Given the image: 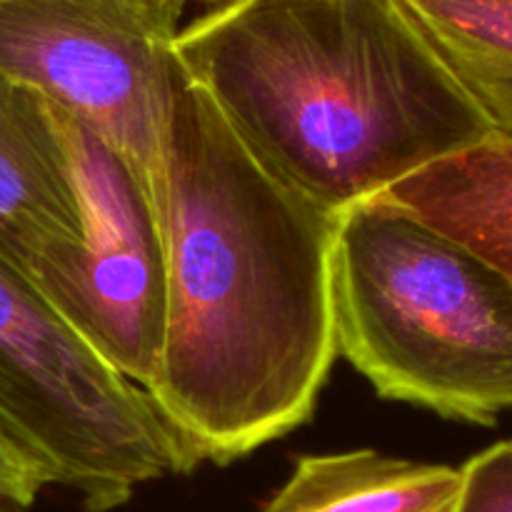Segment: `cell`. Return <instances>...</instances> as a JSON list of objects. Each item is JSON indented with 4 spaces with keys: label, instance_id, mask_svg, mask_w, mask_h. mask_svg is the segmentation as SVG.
<instances>
[{
    "label": "cell",
    "instance_id": "3957f363",
    "mask_svg": "<svg viewBox=\"0 0 512 512\" xmlns=\"http://www.w3.org/2000/svg\"><path fill=\"white\" fill-rule=\"evenodd\" d=\"M330 308L380 398L475 425L512 408V285L388 195L335 218Z\"/></svg>",
    "mask_w": 512,
    "mask_h": 512
},
{
    "label": "cell",
    "instance_id": "8fae6325",
    "mask_svg": "<svg viewBox=\"0 0 512 512\" xmlns=\"http://www.w3.org/2000/svg\"><path fill=\"white\" fill-rule=\"evenodd\" d=\"M450 512H512V440L483 450L460 468Z\"/></svg>",
    "mask_w": 512,
    "mask_h": 512
},
{
    "label": "cell",
    "instance_id": "5b68a950",
    "mask_svg": "<svg viewBox=\"0 0 512 512\" xmlns=\"http://www.w3.org/2000/svg\"><path fill=\"white\" fill-rule=\"evenodd\" d=\"M185 0H0V73L123 155L153 195Z\"/></svg>",
    "mask_w": 512,
    "mask_h": 512
},
{
    "label": "cell",
    "instance_id": "9c48e42d",
    "mask_svg": "<svg viewBox=\"0 0 512 512\" xmlns=\"http://www.w3.org/2000/svg\"><path fill=\"white\" fill-rule=\"evenodd\" d=\"M460 470L375 450L305 455L260 512H450Z\"/></svg>",
    "mask_w": 512,
    "mask_h": 512
},
{
    "label": "cell",
    "instance_id": "277c9868",
    "mask_svg": "<svg viewBox=\"0 0 512 512\" xmlns=\"http://www.w3.org/2000/svg\"><path fill=\"white\" fill-rule=\"evenodd\" d=\"M0 430L45 483L78 493L90 512L120 508L140 485L200 465L153 400L90 350L3 255Z\"/></svg>",
    "mask_w": 512,
    "mask_h": 512
},
{
    "label": "cell",
    "instance_id": "30bf717a",
    "mask_svg": "<svg viewBox=\"0 0 512 512\" xmlns=\"http://www.w3.org/2000/svg\"><path fill=\"white\" fill-rule=\"evenodd\" d=\"M398 3L493 133L512 138V0Z\"/></svg>",
    "mask_w": 512,
    "mask_h": 512
},
{
    "label": "cell",
    "instance_id": "4fadbf2b",
    "mask_svg": "<svg viewBox=\"0 0 512 512\" xmlns=\"http://www.w3.org/2000/svg\"><path fill=\"white\" fill-rule=\"evenodd\" d=\"M0 512H28V508H23V505L13 503V500L0 498Z\"/></svg>",
    "mask_w": 512,
    "mask_h": 512
},
{
    "label": "cell",
    "instance_id": "5bb4252c",
    "mask_svg": "<svg viewBox=\"0 0 512 512\" xmlns=\"http://www.w3.org/2000/svg\"><path fill=\"white\" fill-rule=\"evenodd\" d=\"M200 3H205V5H213V8H218V5L233 3V0H200Z\"/></svg>",
    "mask_w": 512,
    "mask_h": 512
},
{
    "label": "cell",
    "instance_id": "52a82bcc",
    "mask_svg": "<svg viewBox=\"0 0 512 512\" xmlns=\"http://www.w3.org/2000/svg\"><path fill=\"white\" fill-rule=\"evenodd\" d=\"M83 235L78 185L53 105L0 73V255L28 273Z\"/></svg>",
    "mask_w": 512,
    "mask_h": 512
},
{
    "label": "cell",
    "instance_id": "7a4b0ae2",
    "mask_svg": "<svg viewBox=\"0 0 512 512\" xmlns=\"http://www.w3.org/2000/svg\"><path fill=\"white\" fill-rule=\"evenodd\" d=\"M175 58L330 218L493 135L398 0H233L180 30Z\"/></svg>",
    "mask_w": 512,
    "mask_h": 512
},
{
    "label": "cell",
    "instance_id": "6da1fadb",
    "mask_svg": "<svg viewBox=\"0 0 512 512\" xmlns=\"http://www.w3.org/2000/svg\"><path fill=\"white\" fill-rule=\"evenodd\" d=\"M165 330L145 395L228 465L313 415L335 360V218L275 180L180 68L153 183Z\"/></svg>",
    "mask_w": 512,
    "mask_h": 512
},
{
    "label": "cell",
    "instance_id": "ba28073f",
    "mask_svg": "<svg viewBox=\"0 0 512 512\" xmlns=\"http://www.w3.org/2000/svg\"><path fill=\"white\" fill-rule=\"evenodd\" d=\"M383 195L473 250L512 285V138L488 135Z\"/></svg>",
    "mask_w": 512,
    "mask_h": 512
},
{
    "label": "cell",
    "instance_id": "8992f818",
    "mask_svg": "<svg viewBox=\"0 0 512 512\" xmlns=\"http://www.w3.org/2000/svg\"><path fill=\"white\" fill-rule=\"evenodd\" d=\"M55 113L78 185L83 235L45 250L25 275L90 350L145 393L165 330L158 210L123 155L65 110Z\"/></svg>",
    "mask_w": 512,
    "mask_h": 512
},
{
    "label": "cell",
    "instance_id": "7c38bea8",
    "mask_svg": "<svg viewBox=\"0 0 512 512\" xmlns=\"http://www.w3.org/2000/svg\"><path fill=\"white\" fill-rule=\"evenodd\" d=\"M45 485L38 465L0 430V498L30 508Z\"/></svg>",
    "mask_w": 512,
    "mask_h": 512
}]
</instances>
